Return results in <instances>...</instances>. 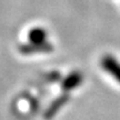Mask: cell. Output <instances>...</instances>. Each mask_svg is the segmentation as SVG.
Returning <instances> with one entry per match:
<instances>
[{
	"instance_id": "7a4b0ae2",
	"label": "cell",
	"mask_w": 120,
	"mask_h": 120,
	"mask_svg": "<svg viewBox=\"0 0 120 120\" xmlns=\"http://www.w3.org/2000/svg\"><path fill=\"white\" fill-rule=\"evenodd\" d=\"M101 67L105 71L110 73L120 83V62L111 55H105L101 58Z\"/></svg>"
},
{
	"instance_id": "277c9868",
	"label": "cell",
	"mask_w": 120,
	"mask_h": 120,
	"mask_svg": "<svg viewBox=\"0 0 120 120\" xmlns=\"http://www.w3.org/2000/svg\"><path fill=\"white\" fill-rule=\"evenodd\" d=\"M83 81V75L79 71H72L62 79L61 81V89L64 90V92H69L71 90L76 89L77 87H79Z\"/></svg>"
},
{
	"instance_id": "3957f363",
	"label": "cell",
	"mask_w": 120,
	"mask_h": 120,
	"mask_svg": "<svg viewBox=\"0 0 120 120\" xmlns=\"http://www.w3.org/2000/svg\"><path fill=\"white\" fill-rule=\"evenodd\" d=\"M69 99H70V96L68 94V92H64V94H60L59 97H57V98L48 106L47 109H46V111L43 113V118L46 120L52 119V118L58 113V111H59L60 109L67 105V102L69 101Z\"/></svg>"
},
{
	"instance_id": "5b68a950",
	"label": "cell",
	"mask_w": 120,
	"mask_h": 120,
	"mask_svg": "<svg viewBox=\"0 0 120 120\" xmlns=\"http://www.w3.org/2000/svg\"><path fill=\"white\" fill-rule=\"evenodd\" d=\"M28 38H29L30 42L34 43H41L47 41V31L41 28V27H36L29 31L28 34Z\"/></svg>"
},
{
	"instance_id": "6da1fadb",
	"label": "cell",
	"mask_w": 120,
	"mask_h": 120,
	"mask_svg": "<svg viewBox=\"0 0 120 120\" xmlns=\"http://www.w3.org/2000/svg\"><path fill=\"white\" fill-rule=\"evenodd\" d=\"M19 51L22 55H34V53H48L53 51V46L48 41L41 43H25L19 47Z\"/></svg>"
},
{
	"instance_id": "8992f818",
	"label": "cell",
	"mask_w": 120,
	"mask_h": 120,
	"mask_svg": "<svg viewBox=\"0 0 120 120\" xmlns=\"http://www.w3.org/2000/svg\"><path fill=\"white\" fill-rule=\"evenodd\" d=\"M61 79V75L58 71H51L45 76V80L47 82H57Z\"/></svg>"
}]
</instances>
